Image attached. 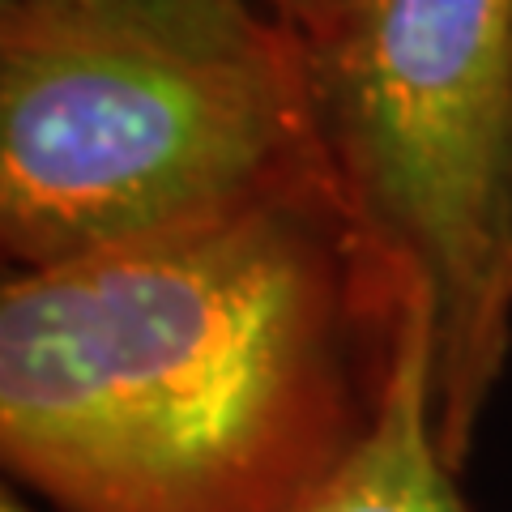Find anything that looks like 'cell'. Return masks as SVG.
<instances>
[{"mask_svg":"<svg viewBox=\"0 0 512 512\" xmlns=\"http://www.w3.org/2000/svg\"><path fill=\"white\" fill-rule=\"evenodd\" d=\"M419 299L333 171L13 269L0 461L56 512H295L372 431Z\"/></svg>","mask_w":512,"mask_h":512,"instance_id":"obj_1","label":"cell"},{"mask_svg":"<svg viewBox=\"0 0 512 512\" xmlns=\"http://www.w3.org/2000/svg\"><path fill=\"white\" fill-rule=\"evenodd\" d=\"M329 171L308 52L265 0L0 5V248L47 269Z\"/></svg>","mask_w":512,"mask_h":512,"instance_id":"obj_2","label":"cell"},{"mask_svg":"<svg viewBox=\"0 0 512 512\" xmlns=\"http://www.w3.org/2000/svg\"><path fill=\"white\" fill-rule=\"evenodd\" d=\"M512 0H338L303 52L342 197L431 312L453 470L512 346Z\"/></svg>","mask_w":512,"mask_h":512,"instance_id":"obj_3","label":"cell"},{"mask_svg":"<svg viewBox=\"0 0 512 512\" xmlns=\"http://www.w3.org/2000/svg\"><path fill=\"white\" fill-rule=\"evenodd\" d=\"M295 512H474L431 410V312L419 299L372 431Z\"/></svg>","mask_w":512,"mask_h":512,"instance_id":"obj_4","label":"cell"},{"mask_svg":"<svg viewBox=\"0 0 512 512\" xmlns=\"http://www.w3.org/2000/svg\"><path fill=\"white\" fill-rule=\"evenodd\" d=\"M338 5V0H291V9L299 13V22L308 26V30H316L320 22H325V13Z\"/></svg>","mask_w":512,"mask_h":512,"instance_id":"obj_5","label":"cell"},{"mask_svg":"<svg viewBox=\"0 0 512 512\" xmlns=\"http://www.w3.org/2000/svg\"><path fill=\"white\" fill-rule=\"evenodd\" d=\"M0 512H39L35 504H30L26 500V495L22 491H13V487H5V491H0Z\"/></svg>","mask_w":512,"mask_h":512,"instance_id":"obj_6","label":"cell"},{"mask_svg":"<svg viewBox=\"0 0 512 512\" xmlns=\"http://www.w3.org/2000/svg\"><path fill=\"white\" fill-rule=\"evenodd\" d=\"M0 5H26V0H0ZM265 5H269V13L278 18V5H274V0H265Z\"/></svg>","mask_w":512,"mask_h":512,"instance_id":"obj_7","label":"cell"},{"mask_svg":"<svg viewBox=\"0 0 512 512\" xmlns=\"http://www.w3.org/2000/svg\"><path fill=\"white\" fill-rule=\"evenodd\" d=\"M508 77H512V47H508Z\"/></svg>","mask_w":512,"mask_h":512,"instance_id":"obj_8","label":"cell"}]
</instances>
